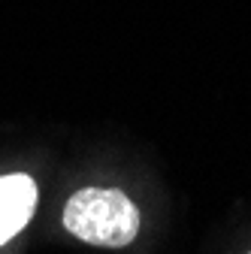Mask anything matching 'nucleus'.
I'll use <instances>...</instances> for the list:
<instances>
[{"label":"nucleus","mask_w":251,"mask_h":254,"mask_svg":"<svg viewBox=\"0 0 251 254\" xmlns=\"http://www.w3.org/2000/svg\"><path fill=\"white\" fill-rule=\"evenodd\" d=\"M37 209V182L12 173V176H0V245L9 242L15 233L30 221Z\"/></svg>","instance_id":"nucleus-2"},{"label":"nucleus","mask_w":251,"mask_h":254,"mask_svg":"<svg viewBox=\"0 0 251 254\" xmlns=\"http://www.w3.org/2000/svg\"><path fill=\"white\" fill-rule=\"evenodd\" d=\"M64 227L82 242L121 248L139 230V209L118 188H82L64 206Z\"/></svg>","instance_id":"nucleus-1"}]
</instances>
